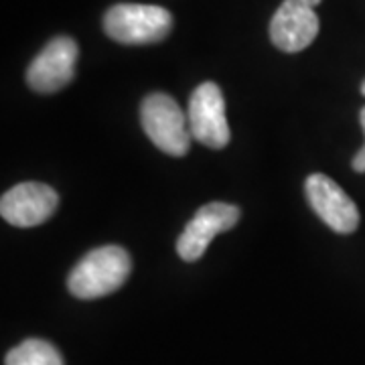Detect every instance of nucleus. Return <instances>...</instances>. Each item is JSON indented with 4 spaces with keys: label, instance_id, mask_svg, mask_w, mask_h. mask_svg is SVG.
<instances>
[{
    "label": "nucleus",
    "instance_id": "2",
    "mask_svg": "<svg viewBox=\"0 0 365 365\" xmlns=\"http://www.w3.org/2000/svg\"><path fill=\"white\" fill-rule=\"evenodd\" d=\"M173 29V16L157 4H114L104 16V31L122 45H153Z\"/></svg>",
    "mask_w": 365,
    "mask_h": 365
},
{
    "label": "nucleus",
    "instance_id": "4",
    "mask_svg": "<svg viewBox=\"0 0 365 365\" xmlns=\"http://www.w3.org/2000/svg\"><path fill=\"white\" fill-rule=\"evenodd\" d=\"M189 130L197 143L209 148H223L230 143V124L225 118V100L217 83H201L189 100Z\"/></svg>",
    "mask_w": 365,
    "mask_h": 365
},
{
    "label": "nucleus",
    "instance_id": "11",
    "mask_svg": "<svg viewBox=\"0 0 365 365\" xmlns=\"http://www.w3.org/2000/svg\"><path fill=\"white\" fill-rule=\"evenodd\" d=\"M359 118H361V126H364L365 132V108L361 110ZM353 170H355V173H365V146L355 155V158H353Z\"/></svg>",
    "mask_w": 365,
    "mask_h": 365
},
{
    "label": "nucleus",
    "instance_id": "1",
    "mask_svg": "<svg viewBox=\"0 0 365 365\" xmlns=\"http://www.w3.org/2000/svg\"><path fill=\"white\" fill-rule=\"evenodd\" d=\"M132 260L120 246H102L88 252L67 278L69 292L79 300L102 299L116 292L128 280Z\"/></svg>",
    "mask_w": 365,
    "mask_h": 365
},
{
    "label": "nucleus",
    "instance_id": "9",
    "mask_svg": "<svg viewBox=\"0 0 365 365\" xmlns=\"http://www.w3.org/2000/svg\"><path fill=\"white\" fill-rule=\"evenodd\" d=\"M59 195L45 182H19L0 199L2 220L16 227L41 225L57 211Z\"/></svg>",
    "mask_w": 365,
    "mask_h": 365
},
{
    "label": "nucleus",
    "instance_id": "3",
    "mask_svg": "<svg viewBox=\"0 0 365 365\" xmlns=\"http://www.w3.org/2000/svg\"><path fill=\"white\" fill-rule=\"evenodd\" d=\"M140 120L150 143L170 157H185L191 148L189 120L179 104L167 96L155 91L146 96L140 106Z\"/></svg>",
    "mask_w": 365,
    "mask_h": 365
},
{
    "label": "nucleus",
    "instance_id": "5",
    "mask_svg": "<svg viewBox=\"0 0 365 365\" xmlns=\"http://www.w3.org/2000/svg\"><path fill=\"white\" fill-rule=\"evenodd\" d=\"M321 0H284L270 21V39L284 53L307 49L319 35V16L314 6Z\"/></svg>",
    "mask_w": 365,
    "mask_h": 365
},
{
    "label": "nucleus",
    "instance_id": "6",
    "mask_svg": "<svg viewBox=\"0 0 365 365\" xmlns=\"http://www.w3.org/2000/svg\"><path fill=\"white\" fill-rule=\"evenodd\" d=\"M78 43L71 37H55L26 69V83L39 93L63 90L76 76Z\"/></svg>",
    "mask_w": 365,
    "mask_h": 365
},
{
    "label": "nucleus",
    "instance_id": "10",
    "mask_svg": "<svg viewBox=\"0 0 365 365\" xmlns=\"http://www.w3.org/2000/svg\"><path fill=\"white\" fill-rule=\"evenodd\" d=\"M6 365H63L61 353L43 339H26L6 355Z\"/></svg>",
    "mask_w": 365,
    "mask_h": 365
},
{
    "label": "nucleus",
    "instance_id": "8",
    "mask_svg": "<svg viewBox=\"0 0 365 365\" xmlns=\"http://www.w3.org/2000/svg\"><path fill=\"white\" fill-rule=\"evenodd\" d=\"M240 222V209L232 203L211 201L207 205L197 209L193 220L187 223L185 232L177 240V254L185 262L199 260L211 240L217 234L232 230Z\"/></svg>",
    "mask_w": 365,
    "mask_h": 365
},
{
    "label": "nucleus",
    "instance_id": "12",
    "mask_svg": "<svg viewBox=\"0 0 365 365\" xmlns=\"http://www.w3.org/2000/svg\"><path fill=\"white\" fill-rule=\"evenodd\" d=\"M361 93H364V96H365V81H364V83H361Z\"/></svg>",
    "mask_w": 365,
    "mask_h": 365
},
{
    "label": "nucleus",
    "instance_id": "7",
    "mask_svg": "<svg viewBox=\"0 0 365 365\" xmlns=\"http://www.w3.org/2000/svg\"><path fill=\"white\" fill-rule=\"evenodd\" d=\"M304 193L313 211L337 234L349 235L359 227V209L333 179L314 173L304 181Z\"/></svg>",
    "mask_w": 365,
    "mask_h": 365
}]
</instances>
